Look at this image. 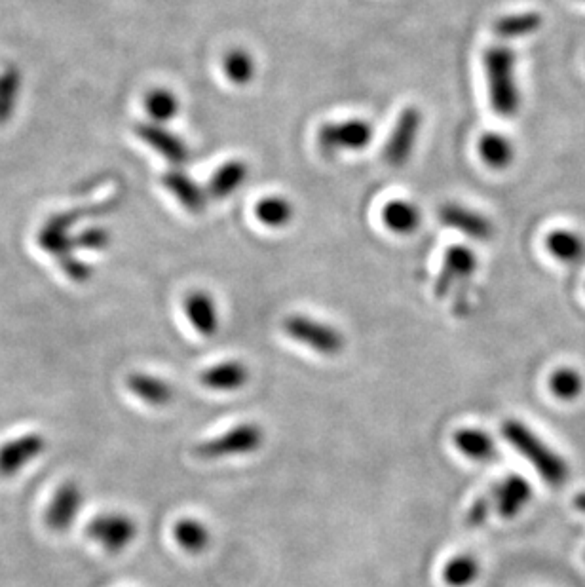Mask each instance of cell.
Returning a JSON list of instances; mask_svg holds the SVG:
<instances>
[{
  "mask_svg": "<svg viewBox=\"0 0 585 587\" xmlns=\"http://www.w3.org/2000/svg\"><path fill=\"white\" fill-rule=\"evenodd\" d=\"M544 25V18L538 12H523V14H511L496 19L494 23V35L502 40H517L527 38L538 33Z\"/></svg>",
  "mask_w": 585,
  "mask_h": 587,
  "instance_id": "23",
  "label": "cell"
},
{
  "mask_svg": "<svg viewBox=\"0 0 585 587\" xmlns=\"http://www.w3.org/2000/svg\"><path fill=\"white\" fill-rule=\"evenodd\" d=\"M574 506H576V510L585 513V493L578 494V496L574 498Z\"/></svg>",
  "mask_w": 585,
  "mask_h": 587,
  "instance_id": "33",
  "label": "cell"
},
{
  "mask_svg": "<svg viewBox=\"0 0 585 587\" xmlns=\"http://www.w3.org/2000/svg\"><path fill=\"white\" fill-rule=\"evenodd\" d=\"M86 532L107 553H120L135 540L137 525L126 513H101L88 523Z\"/></svg>",
  "mask_w": 585,
  "mask_h": 587,
  "instance_id": "7",
  "label": "cell"
},
{
  "mask_svg": "<svg viewBox=\"0 0 585 587\" xmlns=\"http://www.w3.org/2000/svg\"><path fill=\"white\" fill-rule=\"evenodd\" d=\"M502 436L511 447L521 453L553 487H561L568 479V464L553 449L519 420H506Z\"/></svg>",
  "mask_w": 585,
  "mask_h": 587,
  "instance_id": "2",
  "label": "cell"
},
{
  "mask_svg": "<svg viewBox=\"0 0 585 587\" xmlns=\"http://www.w3.org/2000/svg\"><path fill=\"white\" fill-rule=\"evenodd\" d=\"M265 430L253 422L240 424L221 436L211 437L208 441L194 447V455L202 460H217L228 456L249 455L263 447Z\"/></svg>",
  "mask_w": 585,
  "mask_h": 587,
  "instance_id": "5",
  "label": "cell"
},
{
  "mask_svg": "<svg viewBox=\"0 0 585 587\" xmlns=\"http://www.w3.org/2000/svg\"><path fill=\"white\" fill-rule=\"evenodd\" d=\"M584 375L572 367H561L549 377L551 394L561 401H574L584 394Z\"/></svg>",
  "mask_w": 585,
  "mask_h": 587,
  "instance_id": "28",
  "label": "cell"
},
{
  "mask_svg": "<svg viewBox=\"0 0 585 587\" xmlns=\"http://www.w3.org/2000/svg\"><path fill=\"white\" fill-rule=\"evenodd\" d=\"M173 538L181 550L187 553H202L211 542L209 529L198 519H179L173 527Z\"/></svg>",
  "mask_w": 585,
  "mask_h": 587,
  "instance_id": "24",
  "label": "cell"
},
{
  "mask_svg": "<svg viewBox=\"0 0 585 587\" xmlns=\"http://www.w3.org/2000/svg\"><path fill=\"white\" fill-rule=\"evenodd\" d=\"M549 255L563 265H580L585 261V238L570 228H557L546 236Z\"/></svg>",
  "mask_w": 585,
  "mask_h": 587,
  "instance_id": "16",
  "label": "cell"
},
{
  "mask_svg": "<svg viewBox=\"0 0 585 587\" xmlns=\"http://www.w3.org/2000/svg\"><path fill=\"white\" fill-rule=\"evenodd\" d=\"M185 316L200 337H213L219 331V308L206 291H190L183 301Z\"/></svg>",
  "mask_w": 585,
  "mask_h": 587,
  "instance_id": "14",
  "label": "cell"
},
{
  "mask_svg": "<svg viewBox=\"0 0 585 587\" xmlns=\"http://www.w3.org/2000/svg\"><path fill=\"white\" fill-rule=\"evenodd\" d=\"M483 71L492 111L511 118L521 111L523 95L517 82V56L508 44H494L483 54Z\"/></svg>",
  "mask_w": 585,
  "mask_h": 587,
  "instance_id": "1",
  "label": "cell"
},
{
  "mask_svg": "<svg viewBox=\"0 0 585 587\" xmlns=\"http://www.w3.org/2000/svg\"><path fill=\"white\" fill-rule=\"evenodd\" d=\"M249 380V369L242 361H223L213 367L206 369L200 375V382L217 392H230V390H240L246 386Z\"/></svg>",
  "mask_w": 585,
  "mask_h": 587,
  "instance_id": "19",
  "label": "cell"
},
{
  "mask_svg": "<svg viewBox=\"0 0 585 587\" xmlns=\"http://www.w3.org/2000/svg\"><path fill=\"white\" fill-rule=\"evenodd\" d=\"M82 502H84V494L75 481L63 483L52 496L44 512L46 527L54 532L67 531L75 523L76 515L82 508Z\"/></svg>",
  "mask_w": 585,
  "mask_h": 587,
  "instance_id": "11",
  "label": "cell"
},
{
  "mask_svg": "<svg viewBox=\"0 0 585 587\" xmlns=\"http://www.w3.org/2000/svg\"><path fill=\"white\" fill-rule=\"evenodd\" d=\"M422 130V113L418 107H407L397 114L396 124L384 145L382 158L392 168H403L416 149Z\"/></svg>",
  "mask_w": 585,
  "mask_h": 587,
  "instance_id": "6",
  "label": "cell"
},
{
  "mask_svg": "<svg viewBox=\"0 0 585 587\" xmlns=\"http://www.w3.org/2000/svg\"><path fill=\"white\" fill-rule=\"evenodd\" d=\"M255 215L257 219L268 228H284L293 221L295 217V208L293 204L280 196V194H272L266 196L261 202H257L255 206Z\"/></svg>",
  "mask_w": 585,
  "mask_h": 587,
  "instance_id": "25",
  "label": "cell"
},
{
  "mask_svg": "<svg viewBox=\"0 0 585 587\" xmlns=\"http://www.w3.org/2000/svg\"><path fill=\"white\" fill-rule=\"evenodd\" d=\"M46 437L38 432H27L0 445V477L10 479L21 474L31 462L46 451Z\"/></svg>",
  "mask_w": 585,
  "mask_h": 587,
  "instance_id": "9",
  "label": "cell"
},
{
  "mask_svg": "<svg viewBox=\"0 0 585 587\" xmlns=\"http://www.w3.org/2000/svg\"><path fill=\"white\" fill-rule=\"evenodd\" d=\"M111 244V234L103 227H92L82 230L75 236L76 249H88V251H101Z\"/></svg>",
  "mask_w": 585,
  "mask_h": 587,
  "instance_id": "32",
  "label": "cell"
},
{
  "mask_svg": "<svg viewBox=\"0 0 585 587\" xmlns=\"http://www.w3.org/2000/svg\"><path fill=\"white\" fill-rule=\"evenodd\" d=\"M135 133L147 147H151L152 151L160 154L164 160H168L171 166L181 168L183 164H187L190 156L187 143L179 135L164 128L162 124L145 122L135 128Z\"/></svg>",
  "mask_w": 585,
  "mask_h": 587,
  "instance_id": "10",
  "label": "cell"
},
{
  "mask_svg": "<svg viewBox=\"0 0 585 587\" xmlns=\"http://www.w3.org/2000/svg\"><path fill=\"white\" fill-rule=\"evenodd\" d=\"M21 94V73L16 67H8L0 73V126L6 124L16 111Z\"/></svg>",
  "mask_w": 585,
  "mask_h": 587,
  "instance_id": "30",
  "label": "cell"
},
{
  "mask_svg": "<svg viewBox=\"0 0 585 587\" xmlns=\"http://www.w3.org/2000/svg\"><path fill=\"white\" fill-rule=\"evenodd\" d=\"M494 510H496V496H494V491L489 489L487 493L481 494L473 502L472 508L468 510V515H466V523L470 527H481V525H485L489 521V517H491Z\"/></svg>",
  "mask_w": 585,
  "mask_h": 587,
  "instance_id": "31",
  "label": "cell"
},
{
  "mask_svg": "<svg viewBox=\"0 0 585 587\" xmlns=\"http://www.w3.org/2000/svg\"><path fill=\"white\" fill-rule=\"evenodd\" d=\"M439 221L445 227L453 228L456 232L464 234L466 238L477 240V242H487L494 234V227L489 217L462 204H445L439 209Z\"/></svg>",
  "mask_w": 585,
  "mask_h": 587,
  "instance_id": "12",
  "label": "cell"
},
{
  "mask_svg": "<svg viewBox=\"0 0 585 587\" xmlns=\"http://www.w3.org/2000/svg\"><path fill=\"white\" fill-rule=\"evenodd\" d=\"M145 111L154 124L164 126L179 114L181 101L175 92L168 88H152L151 92L145 95Z\"/></svg>",
  "mask_w": 585,
  "mask_h": 587,
  "instance_id": "27",
  "label": "cell"
},
{
  "mask_svg": "<svg viewBox=\"0 0 585 587\" xmlns=\"http://www.w3.org/2000/svg\"><path fill=\"white\" fill-rule=\"evenodd\" d=\"M249 166L242 160H228L211 175L208 196L213 200H227L246 185Z\"/></svg>",
  "mask_w": 585,
  "mask_h": 587,
  "instance_id": "18",
  "label": "cell"
},
{
  "mask_svg": "<svg viewBox=\"0 0 585 587\" xmlns=\"http://www.w3.org/2000/svg\"><path fill=\"white\" fill-rule=\"evenodd\" d=\"M382 223L394 234L409 236L420 227L422 213L409 200H392L382 209Z\"/></svg>",
  "mask_w": 585,
  "mask_h": 587,
  "instance_id": "20",
  "label": "cell"
},
{
  "mask_svg": "<svg viewBox=\"0 0 585 587\" xmlns=\"http://www.w3.org/2000/svg\"><path fill=\"white\" fill-rule=\"evenodd\" d=\"M477 152L483 164L492 171H504L515 160V145L508 135L500 132H487L477 143Z\"/></svg>",
  "mask_w": 585,
  "mask_h": 587,
  "instance_id": "17",
  "label": "cell"
},
{
  "mask_svg": "<svg viewBox=\"0 0 585 587\" xmlns=\"http://www.w3.org/2000/svg\"><path fill=\"white\" fill-rule=\"evenodd\" d=\"M496 496V512L504 519H513L525 510L532 498L529 481L521 475H510L492 487Z\"/></svg>",
  "mask_w": 585,
  "mask_h": 587,
  "instance_id": "15",
  "label": "cell"
},
{
  "mask_svg": "<svg viewBox=\"0 0 585 587\" xmlns=\"http://www.w3.org/2000/svg\"><path fill=\"white\" fill-rule=\"evenodd\" d=\"M282 327H284V333L289 339H293V341H297L302 346L318 352L321 356H327V358L339 356L346 346L344 335L340 333L339 329H335L329 323L304 316V314L287 316Z\"/></svg>",
  "mask_w": 585,
  "mask_h": 587,
  "instance_id": "4",
  "label": "cell"
},
{
  "mask_svg": "<svg viewBox=\"0 0 585 587\" xmlns=\"http://www.w3.org/2000/svg\"><path fill=\"white\" fill-rule=\"evenodd\" d=\"M454 445L456 449L468 458L477 462H489L498 458L496 443L487 432L477 428H464L454 432Z\"/></svg>",
  "mask_w": 585,
  "mask_h": 587,
  "instance_id": "21",
  "label": "cell"
},
{
  "mask_svg": "<svg viewBox=\"0 0 585 587\" xmlns=\"http://www.w3.org/2000/svg\"><path fill=\"white\" fill-rule=\"evenodd\" d=\"M223 73L234 86H247L257 75V61L244 48H234L223 57Z\"/></svg>",
  "mask_w": 585,
  "mask_h": 587,
  "instance_id": "26",
  "label": "cell"
},
{
  "mask_svg": "<svg viewBox=\"0 0 585 587\" xmlns=\"http://www.w3.org/2000/svg\"><path fill=\"white\" fill-rule=\"evenodd\" d=\"M479 578V563L472 555H456L443 569V580L449 587H468Z\"/></svg>",
  "mask_w": 585,
  "mask_h": 587,
  "instance_id": "29",
  "label": "cell"
},
{
  "mask_svg": "<svg viewBox=\"0 0 585 587\" xmlns=\"http://www.w3.org/2000/svg\"><path fill=\"white\" fill-rule=\"evenodd\" d=\"M162 185L183 208L198 215L208 206V190L202 189L189 173L179 168L166 171L162 177Z\"/></svg>",
  "mask_w": 585,
  "mask_h": 587,
  "instance_id": "13",
  "label": "cell"
},
{
  "mask_svg": "<svg viewBox=\"0 0 585 587\" xmlns=\"http://www.w3.org/2000/svg\"><path fill=\"white\" fill-rule=\"evenodd\" d=\"M375 130L363 118H346L321 124L316 143L323 156H339L342 152H359L371 145Z\"/></svg>",
  "mask_w": 585,
  "mask_h": 587,
  "instance_id": "3",
  "label": "cell"
},
{
  "mask_svg": "<svg viewBox=\"0 0 585 587\" xmlns=\"http://www.w3.org/2000/svg\"><path fill=\"white\" fill-rule=\"evenodd\" d=\"M477 266H479V261H477V255L473 253L472 247H449L443 255L441 270L435 280V295L447 297L449 293H453L454 289H460L475 276Z\"/></svg>",
  "mask_w": 585,
  "mask_h": 587,
  "instance_id": "8",
  "label": "cell"
},
{
  "mask_svg": "<svg viewBox=\"0 0 585 587\" xmlns=\"http://www.w3.org/2000/svg\"><path fill=\"white\" fill-rule=\"evenodd\" d=\"M128 390L135 398L149 403V405H168L173 399V388L166 380L158 379L149 373H132L128 379Z\"/></svg>",
  "mask_w": 585,
  "mask_h": 587,
  "instance_id": "22",
  "label": "cell"
}]
</instances>
